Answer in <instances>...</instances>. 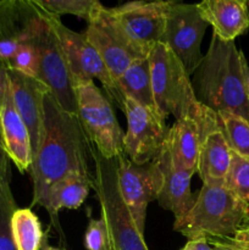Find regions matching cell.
<instances>
[{
  "label": "cell",
  "mask_w": 249,
  "mask_h": 250,
  "mask_svg": "<svg viewBox=\"0 0 249 250\" xmlns=\"http://www.w3.org/2000/svg\"><path fill=\"white\" fill-rule=\"evenodd\" d=\"M90 146L77 115L65 111L49 93L43 143L29 170L33 182L32 205L44 207L49 188L65 176L75 172L90 175Z\"/></svg>",
  "instance_id": "cell-1"
},
{
  "label": "cell",
  "mask_w": 249,
  "mask_h": 250,
  "mask_svg": "<svg viewBox=\"0 0 249 250\" xmlns=\"http://www.w3.org/2000/svg\"><path fill=\"white\" fill-rule=\"evenodd\" d=\"M247 66L243 51L234 42H224L212 34L209 49L194 72L193 88L199 103L215 112H231L249 121Z\"/></svg>",
  "instance_id": "cell-2"
},
{
  "label": "cell",
  "mask_w": 249,
  "mask_h": 250,
  "mask_svg": "<svg viewBox=\"0 0 249 250\" xmlns=\"http://www.w3.org/2000/svg\"><path fill=\"white\" fill-rule=\"evenodd\" d=\"M249 225L243 203L225 186L203 185L189 211L175 220L173 229L188 241L233 238Z\"/></svg>",
  "instance_id": "cell-3"
},
{
  "label": "cell",
  "mask_w": 249,
  "mask_h": 250,
  "mask_svg": "<svg viewBox=\"0 0 249 250\" xmlns=\"http://www.w3.org/2000/svg\"><path fill=\"white\" fill-rule=\"evenodd\" d=\"M149 63L156 112L164 120L170 115L176 120L197 115L202 103L197 99L190 76L177 56L159 42L149 54Z\"/></svg>",
  "instance_id": "cell-4"
},
{
  "label": "cell",
  "mask_w": 249,
  "mask_h": 250,
  "mask_svg": "<svg viewBox=\"0 0 249 250\" xmlns=\"http://www.w3.org/2000/svg\"><path fill=\"white\" fill-rule=\"evenodd\" d=\"M90 156L95 165L92 187L99 200L102 219L109 231L112 250H149L144 236L138 231L120 195L116 159L103 158L93 146Z\"/></svg>",
  "instance_id": "cell-5"
},
{
  "label": "cell",
  "mask_w": 249,
  "mask_h": 250,
  "mask_svg": "<svg viewBox=\"0 0 249 250\" xmlns=\"http://www.w3.org/2000/svg\"><path fill=\"white\" fill-rule=\"evenodd\" d=\"M77 116L90 146L107 160L124 155V131L109 98L94 81L75 85Z\"/></svg>",
  "instance_id": "cell-6"
},
{
  "label": "cell",
  "mask_w": 249,
  "mask_h": 250,
  "mask_svg": "<svg viewBox=\"0 0 249 250\" xmlns=\"http://www.w3.org/2000/svg\"><path fill=\"white\" fill-rule=\"evenodd\" d=\"M41 10L43 11L44 19L51 27L60 43L61 50L72 76L73 84L89 82V81H94L95 78L102 83L109 100L111 99L112 102L116 103L120 109L124 111V97L120 92L119 85L110 75L109 70L97 50L88 43L83 34L77 33L66 27L61 22L60 17L43 9Z\"/></svg>",
  "instance_id": "cell-7"
},
{
  "label": "cell",
  "mask_w": 249,
  "mask_h": 250,
  "mask_svg": "<svg viewBox=\"0 0 249 250\" xmlns=\"http://www.w3.org/2000/svg\"><path fill=\"white\" fill-rule=\"evenodd\" d=\"M208 26L197 4L171 1L160 42L177 56L189 76L194 75L203 61L200 44Z\"/></svg>",
  "instance_id": "cell-8"
},
{
  "label": "cell",
  "mask_w": 249,
  "mask_h": 250,
  "mask_svg": "<svg viewBox=\"0 0 249 250\" xmlns=\"http://www.w3.org/2000/svg\"><path fill=\"white\" fill-rule=\"evenodd\" d=\"M117 187L132 220L144 236L146 208L156 200L163 186V171L158 159L145 165L133 164L126 155L116 159Z\"/></svg>",
  "instance_id": "cell-9"
},
{
  "label": "cell",
  "mask_w": 249,
  "mask_h": 250,
  "mask_svg": "<svg viewBox=\"0 0 249 250\" xmlns=\"http://www.w3.org/2000/svg\"><path fill=\"white\" fill-rule=\"evenodd\" d=\"M124 114L127 132L124 137V154L137 165H145L159 156L165 144L168 128L155 110L144 107L124 98Z\"/></svg>",
  "instance_id": "cell-10"
},
{
  "label": "cell",
  "mask_w": 249,
  "mask_h": 250,
  "mask_svg": "<svg viewBox=\"0 0 249 250\" xmlns=\"http://www.w3.org/2000/svg\"><path fill=\"white\" fill-rule=\"evenodd\" d=\"M170 4L138 0L109 10L132 45L143 56H149L153 46L161 41Z\"/></svg>",
  "instance_id": "cell-11"
},
{
  "label": "cell",
  "mask_w": 249,
  "mask_h": 250,
  "mask_svg": "<svg viewBox=\"0 0 249 250\" xmlns=\"http://www.w3.org/2000/svg\"><path fill=\"white\" fill-rule=\"evenodd\" d=\"M83 36L99 54L116 83L132 61L146 58L132 45L111 16L109 7L104 5L87 22V29Z\"/></svg>",
  "instance_id": "cell-12"
},
{
  "label": "cell",
  "mask_w": 249,
  "mask_h": 250,
  "mask_svg": "<svg viewBox=\"0 0 249 250\" xmlns=\"http://www.w3.org/2000/svg\"><path fill=\"white\" fill-rule=\"evenodd\" d=\"M33 42L39 53L38 80L49 88L50 94L65 111L77 115V100L72 76L60 43L45 19L43 27Z\"/></svg>",
  "instance_id": "cell-13"
},
{
  "label": "cell",
  "mask_w": 249,
  "mask_h": 250,
  "mask_svg": "<svg viewBox=\"0 0 249 250\" xmlns=\"http://www.w3.org/2000/svg\"><path fill=\"white\" fill-rule=\"evenodd\" d=\"M200 127L197 172L203 185L225 183L232 160V151L226 141L217 112L202 104L198 114Z\"/></svg>",
  "instance_id": "cell-14"
},
{
  "label": "cell",
  "mask_w": 249,
  "mask_h": 250,
  "mask_svg": "<svg viewBox=\"0 0 249 250\" xmlns=\"http://www.w3.org/2000/svg\"><path fill=\"white\" fill-rule=\"evenodd\" d=\"M5 68L15 107L28 129L33 161L45 133V98L50 90L38 78L22 75L6 65Z\"/></svg>",
  "instance_id": "cell-15"
},
{
  "label": "cell",
  "mask_w": 249,
  "mask_h": 250,
  "mask_svg": "<svg viewBox=\"0 0 249 250\" xmlns=\"http://www.w3.org/2000/svg\"><path fill=\"white\" fill-rule=\"evenodd\" d=\"M44 24L33 0L0 1V61L7 63L20 46L32 42Z\"/></svg>",
  "instance_id": "cell-16"
},
{
  "label": "cell",
  "mask_w": 249,
  "mask_h": 250,
  "mask_svg": "<svg viewBox=\"0 0 249 250\" xmlns=\"http://www.w3.org/2000/svg\"><path fill=\"white\" fill-rule=\"evenodd\" d=\"M0 136L9 160L20 172H29L32 166L31 139L26 125L15 107L7 76L0 98Z\"/></svg>",
  "instance_id": "cell-17"
},
{
  "label": "cell",
  "mask_w": 249,
  "mask_h": 250,
  "mask_svg": "<svg viewBox=\"0 0 249 250\" xmlns=\"http://www.w3.org/2000/svg\"><path fill=\"white\" fill-rule=\"evenodd\" d=\"M156 159L163 171V186L156 200L161 208L175 215V220L182 219L194 204L190 180L195 172L173 165L165 144Z\"/></svg>",
  "instance_id": "cell-18"
},
{
  "label": "cell",
  "mask_w": 249,
  "mask_h": 250,
  "mask_svg": "<svg viewBox=\"0 0 249 250\" xmlns=\"http://www.w3.org/2000/svg\"><path fill=\"white\" fill-rule=\"evenodd\" d=\"M197 6L221 41L234 42L249 28V1L246 0H204Z\"/></svg>",
  "instance_id": "cell-19"
},
{
  "label": "cell",
  "mask_w": 249,
  "mask_h": 250,
  "mask_svg": "<svg viewBox=\"0 0 249 250\" xmlns=\"http://www.w3.org/2000/svg\"><path fill=\"white\" fill-rule=\"evenodd\" d=\"M198 114L194 116H186L176 120L172 127L168 128L165 141V146L170 154L173 165L193 172H197L199 154L200 127Z\"/></svg>",
  "instance_id": "cell-20"
},
{
  "label": "cell",
  "mask_w": 249,
  "mask_h": 250,
  "mask_svg": "<svg viewBox=\"0 0 249 250\" xmlns=\"http://www.w3.org/2000/svg\"><path fill=\"white\" fill-rule=\"evenodd\" d=\"M92 186L93 178L90 175L75 172L56 181L49 188L43 208L48 211L56 229L61 231L58 220L59 211L62 209H78L87 199Z\"/></svg>",
  "instance_id": "cell-21"
},
{
  "label": "cell",
  "mask_w": 249,
  "mask_h": 250,
  "mask_svg": "<svg viewBox=\"0 0 249 250\" xmlns=\"http://www.w3.org/2000/svg\"><path fill=\"white\" fill-rule=\"evenodd\" d=\"M117 85L124 98H129L142 106L156 111L149 56L132 61L124 75L117 80Z\"/></svg>",
  "instance_id": "cell-22"
},
{
  "label": "cell",
  "mask_w": 249,
  "mask_h": 250,
  "mask_svg": "<svg viewBox=\"0 0 249 250\" xmlns=\"http://www.w3.org/2000/svg\"><path fill=\"white\" fill-rule=\"evenodd\" d=\"M11 236L16 250H39L44 233L38 216L31 209H16L11 217Z\"/></svg>",
  "instance_id": "cell-23"
},
{
  "label": "cell",
  "mask_w": 249,
  "mask_h": 250,
  "mask_svg": "<svg viewBox=\"0 0 249 250\" xmlns=\"http://www.w3.org/2000/svg\"><path fill=\"white\" fill-rule=\"evenodd\" d=\"M222 131L232 153L249 158V121L231 112H217Z\"/></svg>",
  "instance_id": "cell-24"
},
{
  "label": "cell",
  "mask_w": 249,
  "mask_h": 250,
  "mask_svg": "<svg viewBox=\"0 0 249 250\" xmlns=\"http://www.w3.org/2000/svg\"><path fill=\"white\" fill-rule=\"evenodd\" d=\"M37 6L60 17L61 15H73L89 21L102 4L97 0H33Z\"/></svg>",
  "instance_id": "cell-25"
},
{
  "label": "cell",
  "mask_w": 249,
  "mask_h": 250,
  "mask_svg": "<svg viewBox=\"0 0 249 250\" xmlns=\"http://www.w3.org/2000/svg\"><path fill=\"white\" fill-rule=\"evenodd\" d=\"M225 186L243 203L249 216V158L232 153L231 166Z\"/></svg>",
  "instance_id": "cell-26"
},
{
  "label": "cell",
  "mask_w": 249,
  "mask_h": 250,
  "mask_svg": "<svg viewBox=\"0 0 249 250\" xmlns=\"http://www.w3.org/2000/svg\"><path fill=\"white\" fill-rule=\"evenodd\" d=\"M17 209L10 181L0 182V250H16L11 236V217Z\"/></svg>",
  "instance_id": "cell-27"
},
{
  "label": "cell",
  "mask_w": 249,
  "mask_h": 250,
  "mask_svg": "<svg viewBox=\"0 0 249 250\" xmlns=\"http://www.w3.org/2000/svg\"><path fill=\"white\" fill-rule=\"evenodd\" d=\"M5 65L24 76L38 78L39 53L36 43L32 41L22 44L14 58Z\"/></svg>",
  "instance_id": "cell-28"
},
{
  "label": "cell",
  "mask_w": 249,
  "mask_h": 250,
  "mask_svg": "<svg viewBox=\"0 0 249 250\" xmlns=\"http://www.w3.org/2000/svg\"><path fill=\"white\" fill-rule=\"evenodd\" d=\"M87 250H112L109 231L103 219H89L84 236Z\"/></svg>",
  "instance_id": "cell-29"
},
{
  "label": "cell",
  "mask_w": 249,
  "mask_h": 250,
  "mask_svg": "<svg viewBox=\"0 0 249 250\" xmlns=\"http://www.w3.org/2000/svg\"><path fill=\"white\" fill-rule=\"evenodd\" d=\"M11 181V171H10V160L2 146L1 136H0V182Z\"/></svg>",
  "instance_id": "cell-30"
},
{
  "label": "cell",
  "mask_w": 249,
  "mask_h": 250,
  "mask_svg": "<svg viewBox=\"0 0 249 250\" xmlns=\"http://www.w3.org/2000/svg\"><path fill=\"white\" fill-rule=\"evenodd\" d=\"M212 246L214 250H242L236 246L232 238H219V239H207Z\"/></svg>",
  "instance_id": "cell-31"
},
{
  "label": "cell",
  "mask_w": 249,
  "mask_h": 250,
  "mask_svg": "<svg viewBox=\"0 0 249 250\" xmlns=\"http://www.w3.org/2000/svg\"><path fill=\"white\" fill-rule=\"evenodd\" d=\"M182 250H214L211 244L207 241V239H193V241H188L187 244L183 247Z\"/></svg>",
  "instance_id": "cell-32"
},
{
  "label": "cell",
  "mask_w": 249,
  "mask_h": 250,
  "mask_svg": "<svg viewBox=\"0 0 249 250\" xmlns=\"http://www.w3.org/2000/svg\"><path fill=\"white\" fill-rule=\"evenodd\" d=\"M232 241H233L242 250H249V242H238L233 238H232Z\"/></svg>",
  "instance_id": "cell-33"
},
{
  "label": "cell",
  "mask_w": 249,
  "mask_h": 250,
  "mask_svg": "<svg viewBox=\"0 0 249 250\" xmlns=\"http://www.w3.org/2000/svg\"><path fill=\"white\" fill-rule=\"evenodd\" d=\"M244 82H246L247 92H248V95H249V66H247L246 71H244Z\"/></svg>",
  "instance_id": "cell-34"
},
{
  "label": "cell",
  "mask_w": 249,
  "mask_h": 250,
  "mask_svg": "<svg viewBox=\"0 0 249 250\" xmlns=\"http://www.w3.org/2000/svg\"><path fill=\"white\" fill-rule=\"evenodd\" d=\"M41 250H62V249H59V248H54V247H50L48 246V244H44L43 247H42Z\"/></svg>",
  "instance_id": "cell-35"
},
{
  "label": "cell",
  "mask_w": 249,
  "mask_h": 250,
  "mask_svg": "<svg viewBox=\"0 0 249 250\" xmlns=\"http://www.w3.org/2000/svg\"><path fill=\"white\" fill-rule=\"evenodd\" d=\"M181 250H182V249H181Z\"/></svg>",
  "instance_id": "cell-36"
},
{
  "label": "cell",
  "mask_w": 249,
  "mask_h": 250,
  "mask_svg": "<svg viewBox=\"0 0 249 250\" xmlns=\"http://www.w3.org/2000/svg\"><path fill=\"white\" fill-rule=\"evenodd\" d=\"M236 246H237V244H236Z\"/></svg>",
  "instance_id": "cell-37"
}]
</instances>
